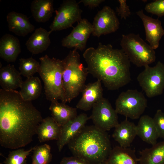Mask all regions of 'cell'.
<instances>
[{
  "label": "cell",
  "mask_w": 164,
  "mask_h": 164,
  "mask_svg": "<svg viewBox=\"0 0 164 164\" xmlns=\"http://www.w3.org/2000/svg\"><path fill=\"white\" fill-rule=\"evenodd\" d=\"M43 118L31 101L16 90H0V144L15 149L30 143Z\"/></svg>",
  "instance_id": "1"
},
{
  "label": "cell",
  "mask_w": 164,
  "mask_h": 164,
  "mask_svg": "<svg viewBox=\"0 0 164 164\" xmlns=\"http://www.w3.org/2000/svg\"><path fill=\"white\" fill-rule=\"evenodd\" d=\"M83 56L89 73L100 80L108 90H118L131 80L130 62L121 49L100 42L96 48L86 49Z\"/></svg>",
  "instance_id": "2"
},
{
  "label": "cell",
  "mask_w": 164,
  "mask_h": 164,
  "mask_svg": "<svg viewBox=\"0 0 164 164\" xmlns=\"http://www.w3.org/2000/svg\"><path fill=\"white\" fill-rule=\"evenodd\" d=\"M67 145L73 156L91 164H102L112 149L107 132L94 125H85Z\"/></svg>",
  "instance_id": "3"
},
{
  "label": "cell",
  "mask_w": 164,
  "mask_h": 164,
  "mask_svg": "<svg viewBox=\"0 0 164 164\" xmlns=\"http://www.w3.org/2000/svg\"><path fill=\"white\" fill-rule=\"evenodd\" d=\"M63 96L61 102L70 103L81 92L85 86L87 68L80 61V56L76 49L70 50L63 60Z\"/></svg>",
  "instance_id": "4"
},
{
  "label": "cell",
  "mask_w": 164,
  "mask_h": 164,
  "mask_svg": "<svg viewBox=\"0 0 164 164\" xmlns=\"http://www.w3.org/2000/svg\"><path fill=\"white\" fill-rule=\"evenodd\" d=\"M40 65L38 72L44 85L46 98L51 102L61 101L63 96V60L47 55L39 58Z\"/></svg>",
  "instance_id": "5"
},
{
  "label": "cell",
  "mask_w": 164,
  "mask_h": 164,
  "mask_svg": "<svg viewBox=\"0 0 164 164\" xmlns=\"http://www.w3.org/2000/svg\"><path fill=\"white\" fill-rule=\"evenodd\" d=\"M120 46L130 62L138 67L149 65L155 60L154 50L139 34L130 33L122 35Z\"/></svg>",
  "instance_id": "6"
},
{
  "label": "cell",
  "mask_w": 164,
  "mask_h": 164,
  "mask_svg": "<svg viewBox=\"0 0 164 164\" xmlns=\"http://www.w3.org/2000/svg\"><path fill=\"white\" fill-rule=\"evenodd\" d=\"M147 106L144 94L136 89H128L121 93L115 102L118 113L132 119L141 116Z\"/></svg>",
  "instance_id": "7"
},
{
  "label": "cell",
  "mask_w": 164,
  "mask_h": 164,
  "mask_svg": "<svg viewBox=\"0 0 164 164\" xmlns=\"http://www.w3.org/2000/svg\"><path fill=\"white\" fill-rule=\"evenodd\" d=\"M144 67L137 77L139 85L149 98L161 95L164 90V64L159 61L154 67Z\"/></svg>",
  "instance_id": "8"
},
{
  "label": "cell",
  "mask_w": 164,
  "mask_h": 164,
  "mask_svg": "<svg viewBox=\"0 0 164 164\" xmlns=\"http://www.w3.org/2000/svg\"><path fill=\"white\" fill-rule=\"evenodd\" d=\"M82 10L75 0H63L56 11L53 20L50 26L53 31H60L73 27L82 19Z\"/></svg>",
  "instance_id": "9"
},
{
  "label": "cell",
  "mask_w": 164,
  "mask_h": 164,
  "mask_svg": "<svg viewBox=\"0 0 164 164\" xmlns=\"http://www.w3.org/2000/svg\"><path fill=\"white\" fill-rule=\"evenodd\" d=\"M92 109L89 118L98 128L107 132L119 124L118 113L106 98L103 97L94 105Z\"/></svg>",
  "instance_id": "10"
},
{
  "label": "cell",
  "mask_w": 164,
  "mask_h": 164,
  "mask_svg": "<svg viewBox=\"0 0 164 164\" xmlns=\"http://www.w3.org/2000/svg\"><path fill=\"white\" fill-rule=\"evenodd\" d=\"M92 25V35L99 38L115 32L119 28L120 22L114 11L110 6H105L98 12Z\"/></svg>",
  "instance_id": "11"
},
{
  "label": "cell",
  "mask_w": 164,
  "mask_h": 164,
  "mask_svg": "<svg viewBox=\"0 0 164 164\" xmlns=\"http://www.w3.org/2000/svg\"><path fill=\"white\" fill-rule=\"evenodd\" d=\"M93 32L92 25L87 19H82L71 32L61 41L63 47L82 51L86 48L87 41Z\"/></svg>",
  "instance_id": "12"
},
{
  "label": "cell",
  "mask_w": 164,
  "mask_h": 164,
  "mask_svg": "<svg viewBox=\"0 0 164 164\" xmlns=\"http://www.w3.org/2000/svg\"><path fill=\"white\" fill-rule=\"evenodd\" d=\"M89 119V117L86 114L82 113L61 126L60 135L57 140L59 152L81 131Z\"/></svg>",
  "instance_id": "13"
},
{
  "label": "cell",
  "mask_w": 164,
  "mask_h": 164,
  "mask_svg": "<svg viewBox=\"0 0 164 164\" xmlns=\"http://www.w3.org/2000/svg\"><path fill=\"white\" fill-rule=\"evenodd\" d=\"M142 20L145 29L146 40L154 50L157 48L162 36L164 35V29L161 21L145 14L142 10L136 13Z\"/></svg>",
  "instance_id": "14"
},
{
  "label": "cell",
  "mask_w": 164,
  "mask_h": 164,
  "mask_svg": "<svg viewBox=\"0 0 164 164\" xmlns=\"http://www.w3.org/2000/svg\"><path fill=\"white\" fill-rule=\"evenodd\" d=\"M101 83L97 80L85 85L81 92L82 97L77 104V109L85 111L90 110L103 97Z\"/></svg>",
  "instance_id": "15"
},
{
  "label": "cell",
  "mask_w": 164,
  "mask_h": 164,
  "mask_svg": "<svg viewBox=\"0 0 164 164\" xmlns=\"http://www.w3.org/2000/svg\"><path fill=\"white\" fill-rule=\"evenodd\" d=\"M6 19L9 31L17 36H25L35 29L27 16L22 13L11 11L8 14Z\"/></svg>",
  "instance_id": "16"
},
{
  "label": "cell",
  "mask_w": 164,
  "mask_h": 164,
  "mask_svg": "<svg viewBox=\"0 0 164 164\" xmlns=\"http://www.w3.org/2000/svg\"><path fill=\"white\" fill-rule=\"evenodd\" d=\"M21 52L19 39L10 34L4 35L0 39V57L7 62H15Z\"/></svg>",
  "instance_id": "17"
},
{
  "label": "cell",
  "mask_w": 164,
  "mask_h": 164,
  "mask_svg": "<svg viewBox=\"0 0 164 164\" xmlns=\"http://www.w3.org/2000/svg\"><path fill=\"white\" fill-rule=\"evenodd\" d=\"M114 139L123 148H128L137 136L136 125L126 119L114 128Z\"/></svg>",
  "instance_id": "18"
},
{
  "label": "cell",
  "mask_w": 164,
  "mask_h": 164,
  "mask_svg": "<svg viewBox=\"0 0 164 164\" xmlns=\"http://www.w3.org/2000/svg\"><path fill=\"white\" fill-rule=\"evenodd\" d=\"M52 32L41 27L36 29L26 43L28 50L34 55L46 50L51 43L50 35Z\"/></svg>",
  "instance_id": "19"
},
{
  "label": "cell",
  "mask_w": 164,
  "mask_h": 164,
  "mask_svg": "<svg viewBox=\"0 0 164 164\" xmlns=\"http://www.w3.org/2000/svg\"><path fill=\"white\" fill-rule=\"evenodd\" d=\"M137 135L147 143L153 145L159 138L152 118L145 115L142 116L136 125Z\"/></svg>",
  "instance_id": "20"
},
{
  "label": "cell",
  "mask_w": 164,
  "mask_h": 164,
  "mask_svg": "<svg viewBox=\"0 0 164 164\" xmlns=\"http://www.w3.org/2000/svg\"><path fill=\"white\" fill-rule=\"evenodd\" d=\"M21 74L14 65L10 64L0 69V85L2 89L7 91L16 90L23 82Z\"/></svg>",
  "instance_id": "21"
},
{
  "label": "cell",
  "mask_w": 164,
  "mask_h": 164,
  "mask_svg": "<svg viewBox=\"0 0 164 164\" xmlns=\"http://www.w3.org/2000/svg\"><path fill=\"white\" fill-rule=\"evenodd\" d=\"M138 162L135 150L117 146L112 149L102 164H138Z\"/></svg>",
  "instance_id": "22"
},
{
  "label": "cell",
  "mask_w": 164,
  "mask_h": 164,
  "mask_svg": "<svg viewBox=\"0 0 164 164\" xmlns=\"http://www.w3.org/2000/svg\"><path fill=\"white\" fill-rule=\"evenodd\" d=\"M52 118L60 126L74 119L77 115V108L58 101L51 102L49 107Z\"/></svg>",
  "instance_id": "23"
},
{
  "label": "cell",
  "mask_w": 164,
  "mask_h": 164,
  "mask_svg": "<svg viewBox=\"0 0 164 164\" xmlns=\"http://www.w3.org/2000/svg\"><path fill=\"white\" fill-rule=\"evenodd\" d=\"M60 127L52 117L43 118L37 130L36 134L39 141L43 142L51 140H57Z\"/></svg>",
  "instance_id": "24"
},
{
  "label": "cell",
  "mask_w": 164,
  "mask_h": 164,
  "mask_svg": "<svg viewBox=\"0 0 164 164\" xmlns=\"http://www.w3.org/2000/svg\"><path fill=\"white\" fill-rule=\"evenodd\" d=\"M31 12L35 20L45 22L52 17L54 12L53 0H34L31 5Z\"/></svg>",
  "instance_id": "25"
},
{
  "label": "cell",
  "mask_w": 164,
  "mask_h": 164,
  "mask_svg": "<svg viewBox=\"0 0 164 164\" xmlns=\"http://www.w3.org/2000/svg\"><path fill=\"white\" fill-rule=\"evenodd\" d=\"M139 164H164V140L139 152Z\"/></svg>",
  "instance_id": "26"
},
{
  "label": "cell",
  "mask_w": 164,
  "mask_h": 164,
  "mask_svg": "<svg viewBox=\"0 0 164 164\" xmlns=\"http://www.w3.org/2000/svg\"><path fill=\"white\" fill-rule=\"evenodd\" d=\"M20 88L19 92L22 98L25 101H32L40 96L42 86L39 78L33 76L23 81Z\"/></svg>",
  "instance_id": "27"
},
{
  "label": "cell",
  "mask_w": 164,
  "mask_h": 164,
  "mask_svg": "<svg viewBox=\"0 0 164 164\" xmlns=\"http://www.w3.org/2000/svg\"><path fill=\"white\" fill-rule=\"evenodd\" d=\"M33 152L32 164H49L52 161L51 147L47 144L35 146Z\"/></svg>",
  "instance_id": "28"
},
{
  "label": "cell",
  "mask_w": 164,
  "mask_h": 164,
  "mask_svg": "<svg viewBox=\"0 0 164 164\" xmlns=\"http://www.w3.org/2000/svg\"><path fill=\"white\" fill-rule=\"evenodd\" d=\"M19 69L21 75L28 78L33 76L38 73L40 67V63L32 57L19 59Z\"/></svg>",
  "instance_id": "29"
},
{
  "label": "cell",
  "mask_w": 164,
  "mask_h": 164,
  "mask_svg": "<svg viewBox=\"0 0 164 164\" xmlns=\"http://www.w3.org/2000/svg\"><path fill=\"white\" fill-rule=\"evenodd\" d=\"M35 146L27 150L19 148L10 152L4 162V164H26V158Z\"/></svg>",
  "instance_id": "30"
},
{
  "label": "cell",
  "mask_w": 164,
  "mask_h": 164,
  "mask_svg": "<svg viewBox=\"0 0 164 164\" xmlns=\"http://www.w3.org/2000/svg\"><path fill=\"white\" fill-rule=\"evenodd\" d=\"M145 9L148 12L160 17L164 15V0H156L146 4Z\"/></svg>",
  "instance_id": "31"
},
{
  "label": "cell",
  "mask_w": 164,
  "mask_h": 164,
  "mask_svg": "<svg viewBox=\"0 0 164 164\" xmlns=\"http://www.w3.org/2000/svg\"><path fill=\"white\" fill-rule=\"evenodd\" d=\"M159 138L164 140V112L158 110L153 118Z\"/></svg>",
  "instance_id": "32"
},
{
  "label": "cell",
  "mask_w": 164,
  "mask_h": 164,
  "mask_svg": "<svg viewBox=\"0 0 164 164\" xmlns=\"http://www.w3.org/2000/svg\"><path fill=\"white\" fill-rule=\"evenodd\" d=\"M119 5L116 9V12L121 19H126L131 14L129 6L126 0H118Z\"/></svg>",
  "instance_id": "33"
},
{
  "label": "cell",
  "mask_w": 164,
  "mask_h": 164,
  "mask_svg": "<svg viewBox=\"0 0 164 164\" xmlns=\"http://www.w3.org/2000/svg\"><path fill=\"white\" fill-rule=\"evenodd\" d=\"M60 164H91L88 162L78 157L73 156L64 157L62 158Z\"/></svg>",
  "instance_id": "34"
},
{
  "label": "cell",
  "mask_w": 164,
  "mask_h": 164,
  "mask_svg": "<svg viewBox=\"0 0 164 164\" xmlns=\"http://www.w3.org/2000/svg\"><path fill=\"white\" fill-rule=\"evenodd\" d=\"M104 0H81L78 3H82L85 6H88L91 8H94L98 6Z\"/></svg>",
  "instance_id": "35"
}]
</instances>
